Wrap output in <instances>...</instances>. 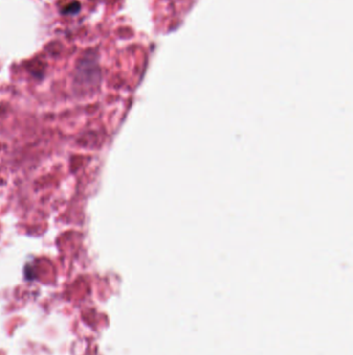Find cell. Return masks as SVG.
Masks as SVG:
<instances>
[{"label":"cell","mask_w":353,"mask_h":355,"mask_svg":"<svg viewBox=\"0 0 353 355\" xmlns=\"http://www.w3.org/2000/svg\"><path fill=\"white\" fill-rule=\"evenodd\" d=\"M80 11H81V3L78 1H74L66 5L61 13L64 15H77Z\"/></svg>","instance_id":"1"}]
</instances>
